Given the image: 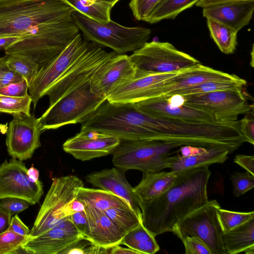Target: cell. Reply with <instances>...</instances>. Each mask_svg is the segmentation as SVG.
<instances>
[{
	"instance_id": "1",
	"label": "cell",
	"mask_w": 254,
	"mask_h": 254,
	"mask_svg": "<svg viewBox=\"0 0 254 254\" xmlns=\"http://www.w3.org/2000/svg\"><path fill=\"white\" fill-rule=\"evenodd\" d=\"M208 166L180 171L175 183L156 198L139 202L144 227L154 236L172 232L184 217L208 201Z\"/></svg>"
},
{
	"instance_id": "2",
	"label": "cell",
	"mask_w": 254,
	"mask_h": 254,
	"mask_svg": "<svg viewBox=\"0 0 254 254\" xmlns=\"http://www.w3.org/2000/svg\"><path fill=\"white\" fill-rule=\"evenodd\" d=\"M62 0H0V38L21 37L45 23L72 15Z\"/></svg>"
},
{
	"instance_id": "3",
	"label": "cell",
	"mask_w": 254,
	"mask_h": 254,
	"mask_svg": "<svg viewBox=\"0 0 254 254\" xmlns=\"http://www.w3.org/2000/svg\"><path fill=\"white\" fill-rule=\"evenodd\" d=\"M79 31L72 15L34 28L6 47L4 52L27 56L40 69L59 55Z\"/></svg>"
},
{
	"instance_id": "4",
	"label": "cell",
	"mask_w": 254,
	"mask_h": 254,
	"mask_svg": "<svg viewBox=\"0 0 254 254\" xmlns=\"http://www.w3.org/2000/svg\"><path fill=\"white\" fill-rule=\"evenodd\" d=\"M73 20L86 39L101 46L112 49L118 54L134 52L150 38V29L141 27L123 26L110 20L100 23L74 10Z\"/></svg>"
},
{
	"instance_id": "5",
	"label": "cell",
	"mask_w": 254,
	"mask_h": 254,
	"mask_svg": "<svg viewBox=\"0 0 254 254\" xmlns=\"http://www.w3.org/2000/svg\"><path fill=\"white\" fill-rule=\"evenodd\" d=\"M90 80L75 88L49 106L38 118L43 131L69 124H82L106 101L91 91Z\"/></svg>"
},
{
	"instance_id": "6",
	"label": "cell",
	"mask_w": 254,
	"mask_h": 254,
	"mask_svg": "<svg viewBox=\"0 0 254 254\" xmlns=\"http://www.w3.org/2000/svg\"><path fill=\"white\" fill-rule=\"evenodd\" d=\"M180 145L159 140L121 141L112 153L114 165L125 172L155 173L168 168L172 151Z\"/></svg>"
},
{
	"instance_id": "7",
	"label": "cell",
	"mask_w": 254,
	"mask_h": 254,
	"mask_svg": "<svg viewBox=\"0 0 254 254\" xmlns=\"http://www.w3.org/2000/svg\"><path fill=\"white\" fill-rule=\"evenodd\" d=\"M81 180L73 175L54 178L39 211L29 237L41 235L66 220H69L71 207L79 189Z\"/></svg>"
},
{
	"instance_id": "8",
	"label": "cell",
	"mask_w": 254,
	"mask_h": 254,
	"mask_svg": "<svg viewBox=\"0 0 254 254\" xmlns=\"http://www.w3.org/2000/svg\"><path fill=\"white\" fill-rule=\"evenodd\" d=\"M129 58L136 69L135 77L177 71L199 64L190 55L168 42H146Z\"/></svg>"
},
{
	"instance_id": "9",
	"label": "cell",
	"mask_w": 254,
	"mask_h": 254,
	"mask_svg": "<svg viewBox=\"0 0 254 254\" xmlns=\"http://www.w3.org/2000/svg\"><path fill=\"white\" fill-rule=\"evenodd\" d=\"M117 54L89 42L79 57L45 92V95L49 98V106L71 90L90 80Z\"/></svg>"
},
{
	"instance_id": "10",
	"label": "cell",
	"mask_w": 254,
	"mask_h": 254,
	"mask_svg": "<svg viewBox=\"0 0 254 254\" xmlns=\"http://www.w3.org/2000/svg\"><path fill=\"white\" fill-rule=\"evenodd\" d=\"M220 205L216 200L205 204L181 219L172 232L181 240L188 236L200 239L212 254H226L222 243L223 232L217 217Z\"/></svg>"
},
{
	"instance_id": "11",
	"label": "cell",
	"mask_w": 254,
	"mask_h": 254,
	"mask_svg": "<svg viewBox=\"0 0 254 254\" xmlns=\"http://www.w3.org/2000/svg\"><path fill=\"white\" fill-rule=\"evenodd\" d=\"M242 88L182 96L184 104L207 112L220 122L232 123L238 121L240 115L254 109V106L248 103Z\"/></svg>"
},
{
	"instance_id": "12",
	"label": "cell",
	"mask_w": 254,
	"mask_h": 254,
	"mask_svg": "<svg viewBox=\"0 0 254 254\" xmlns=\"http://www.w3.org/2000/svg\"><path fill=\"white\" fill-rule=\"evenodd\" d=\"M89 42L78 33L59 55L39 69L28 89L34 107L46 91L79 57Z\"/></svg>"
},
{
	"instance_id": "13",
	"label": "cell",
	"mask_w": 254,
	"mask_h": 254,
	"mask_svg": "<svg viewBox=\"0 0 254 254\" xmlns=\"http://www.w3.org/2000/svg\"><path fill=\"white\" fill-rule=\"evenodd\" d=\"M238 77L199 63L181 69L173 76L153 85L140 95L138 102L153 98L166 99L175 92L203 82L231 80Z\"/></svg>"
},
{
	"instance_id": "14",
	"label": "cell",
	"mask_w": 254,
	"mask_h": 254,
	"mask_svg": "<svg viewBox=\"0 0 254 254\" xmlns=\"http://www.w3.org/2000/svg\"><path fill=\"white\" fill-rule=\"evenodd\" d=\"M27 170L22 161L13 158L0 165V200L17 197L31 205L39 203L43 194V183L29 181Z\"/></svg>"
},
{
	"instance_id": "15",
	"label": "cell",
	"mask_w": 254,
	"mask_h": 254,
	"mask_svg": "<svg viewBox=\"0 0 254 254\" xmlns=\"http://www.w3.org/2000/svg\"><path fill=\"white\" fill-rule=\"evenodd\" d=\"M43 131L40 121L34 115H15L6 131V145L10 156L23 161L30 159L41 146Z\"/></svg>"
},
{
	"instance_id": "16",
	"label": "cell",
	"mask_w": 254,
	"mask_h": 254,
	"mask_svg": "<svg viewBox=\"0 0 254 254\" xmlns=\"http://www.w3.org/2000/svg\"><path fill=\"white\" fill-rule=\"evenodd\" d=\"M118 137L95 130L81 129L63 144L64 150L84 161L112 153L120 144Z\"/></svg>"
},
{
	"instance_id": "17",
	"label": "cell",
	"mask_w": 254,
	"mask_h": 254,
	"mask_svg": "<svg viewBox=\"0 0 254 254\" xmlns=\"http://www.w3.org/2000/svg\"><path fill=\"white\" fill-rule=\"evenodd\" d=\"M85 238L70 220H66L46 232L28 237L21 249L33 254H61L67 248Z\"/></svg>"
},
{
	"instance_id": "18",
	"label": "cell",
	"mask_w": 254,
	"mask_h": 254,
	"mask_svg": "<svg viewBox=\"0 0 254 254\" xmlns=\"http://www.w3.org/2000/svg\"><path fill=\"white\" fill-rule=\"evenodd\" d=\"M136 69L129 56L117 54L90 80L91 91L107 100L119 86L134 78Z\"/></svg>"
},
{
	"instance_id": "19",
	"label": "cell",
	"mask_w": 254,
	"mask_h": 254,
	"mask_svg": "<svg viewBox=\"0 0 254 254\" xmlns=\"http://www.w3.org/2000/svg\"><path fill=\"white\" fill-rule=\"evenodd\" d=\"M133 104L144 113L156 118L196 124L222 123L207 112L184 104L172 106L164 98L150 99Z\"/></svg>"
},
{
	"instance_id": "20",
	"label": "cell",
	"mask_w": 254,
	"mask_h": 254,
	"mask_svg": "<svg viewBox=\"0 0 254 254\" xmlns=\"http://www.w3.org/2000/svg\"><path fill=\"white\" fill-rule=\"evenodd\" d=\"M85 179L92 186L110 191L125 200L142 218L141 211L133 192V188L127 180L124 171L117 167L106 169L91 173L86 175Z\"/></svg>"
},
{
	"instance_id": "21",
	"label": "cell",
	"mask_w": 254,
	"mask_h": 254,
	"mask_svg": "<svg viewBox=\"0 0 254 254\" xmlns=\"http://www.w3.org/2000/svg\"><path fill=\"white\" fill-rule=\"evenodd\" d=\"M84 210L88 226L86 239L106 249L121 245L125 235L104 211L87 205H84Z\"/></svg>"
},
{
	"instance_id": "22",
	"label": "cell",
	"mask_w": 254,
	"mask_h": 254,
	"mask_svg": "<svg viewBox=\"0 0 254 254\" xmlns=\"http://www.w3.org/2000/svg\"><path fill=\"white\" fill-rule=\"evenodd\" d=\"M254 1L218 4L203 8L206 18L215 19L238 32L252 18Z\"/></svg>"
},
{
	"instance_id": "23",
	"label": "cell",
	"mask_w": 254,
	"mask_h": 254,
	"mask_svg": "<svg viewBox=\"0 0 254 254\" xmlns=\"http://www.w3.org/2000/svg\"><path fill=\"white\" fill-rule=\"evenodd\" d=\"M179 173L160 171L143 173L141 181L133 189L138 203L147 202L160 195L175 183Z\"/></svg>"
},
{
	"instance_id": "24",
	"label": "cell",
	"mask_w": 254,
	"mask_h": 254,
	"mask_svg": "<svg viewBox=\"0 0 254 254\" xmlns=\"http://www.w3.org/2000/svg\"><path fill=\"white\" fill-rule=\"evenodd\" d=\"M230 152L224 148H208L205 152L186 157L179 154L172 155L168 168L171 171H180L194 168L222 164L228 159Z\"/></svg>"
},
{
	"instance_id": "25",
	"label": "cell",
	"mask_w": 254,
	"mask_h": 254,
	"mask_svg": "<svg viewBox=\"0 0 254 254\" xmlns=\"http://www.w3.org/2000/svg\"><path fill=\"white\" fill-rule=\"evenodd\" d=\"M226 254L245 252L254 247V217L227 232L222 236Z\"/></svg>"
},
{
	"instance_id": "26",
	"label": "cell",
	"mask_w": 254,
	"mask_h": 254,
	"mask_svg": "<svg viewBox=\"0 0 254 254\" xmlns=\"http://www.w3.org/2000/svg\"><path fill=\"white\" fill-rule=\"evenodd\" d=\"M76 199L84 205L93 207L102 211L114 207H131L124 199L113 193L102 189L80 188Z\"/></svg>"
},
{
	"instance_id": "27",
	"label": "cell",
	"mask_w": 254,
	"mask_h": 254,
	"mask_svg": "<svg viewBox=\"0 0 254 254\" xmlns=\"http://www.w3.org/2000/svg\"><path fill=\"white\" fill-rule=\"evenodd\" d=\"M154 236L140 223L124 237L121 245H124L139 254H154L159 249Z\"/></svg>"
},
{
	"instance_id": "28",
	"label": "cell",
	"mask_w": 254,
	"mask_h": 254,
	"mask_svg": "<svg viewBox=\"0 0 254 254\" xmlns=\"http://www.w3.org/2000/svg\"><path fill=\"white\" fill-rule=\"evenodd\" d=\"M210 36L224 54H231L237 45V32L212 18H206Z\"/></svg>"
},
{
	"instance_id": "29",
	"label": "cell",
	"mask_w": 254,
	"mask_h": 254,
	"mask_svg": "<svg viewBox=\"0 0 254 254\" xmlns=\"http://www.w3.org/2000/svg\"><path fill=\"white\" fill-rule=\"evenodd\" d=\"M75 10L100 23L111 19L112 4L99 0H62Z\"/></svg>"
},
{
	"instance_id": "30",
	"label": "cell",
	"mask_w": 254,
	"mask_h": 254,
	"mask_svg": "<svg viewBox=\"0 0 254 254\" xmlns=\"http://www.w3.org/2000/svg\"><path fill=\"white\" fill-rule=\"evenodd\" d=\"M199 0H160L145 21L151 24L166 19H174Z\"/></svg>"
},
{
	"instance_id": "31",
	"label": "cell",
	"mask_w": 254,
	"mask_h": 254,
	"mask_svg": "<svg viewBox=\"0 0 254 254\" xmlns=\"http://www.w3.org/2000/svg\"><path fill=\"white\" fill-rule=\"evenodd\" d=\"M246 84V80L239 76L236 79L231 80L208 81L175 92L170 94L167 98L174 95L183 96L238 87L243 88Z\"/></svg>"
},
{
	"instance_id": "32",
	"label": "cell",
	"mask_w": 254,
	"mask_h": 254,
	"mask_svg": "<svg viewBox=\"0 0 254 254\" xmlns=\"http://www.w3.org/2000/svg\"><path fill=\"white\" fill-rule=\"evenodd\" d=\"M3 58L8 67L21 75L27 81L29 88L39 70L38 64L22 55L5 54Z\"/></svg>"
},
{
	"instance_id": "33",
	"label": "cell",
	"mask_w": 254,
	"mask_h": 254,
	"mask_svg": "<svg viewBox=\"0 0 254 254\" xmlns=\"http://www.w3.org/2000/svg\"><path fill=\"white\" fill-rule=\"evenodd\" d=\"M104 212L125 235L142 222V218L131 207H114Z\"/></svg>"
},
{
	"instance_id": "34",
	"label": "cell",
	"mask_w": 254,
	"mask_h": 254,
	"mask_svg": "<svg viewBox=\"0 0 254 254\" xmlns=\"http://www.w3.org/2000/svg\"><path fill=\"white\" fill-rule=\"evenodd\" d=\"M32 99L28 94L23 97H10L0 95V113L15 115H27L30 114Z\"/></svg>"
},
{
	"instance_id": "35",
	"label": "cell",
	"mask_w": 254,
	"mask_h": 254,
	"mask_svg": "<svg viewBox=\"0 0 254 254\" xmlns=\"http://www.w3.org/2000/svg\"><path fill=\"white\" fill-rule=\"evenodd\" d=\"M217 217L223 232L230 231L254 217V212L232 211L221 207L217 210Z\"/></svg>"
},
{
	"instance_id": "36",
	"label": "cell",
	"mask_w": 254,
	"mask_h": 254,
	"mask_svg": "<svg viewBox=\"0 0 254 254\" xmlns=\"http://www.w3.org/2000/svg\"><path fill=\"white\" fill-rule=\"evenodd\" d=\"M29 236L19 235L7 230L0 233V254L18 253L21 246Z\"/></svg>"
},
{
	"instance_id": "37",
	"label": "cell",
	"mask_w": 254,
	"mask_h": 254,
	"mask_svg": "<svg viewBox=\"0 0 254 254\" xmlns=\"http://www.w3.org/2000/svg\"><path fill=\"white\" fill-rule=\"evenodd\" d=\"M233 185V192L235 196L239 197L254 187V176L248 172H236L231 175Z\"/></svg>"
},
{
	"instance_id": "38",
	"label": "cell",
	"mask_w": 254,
	"mask_h": 254,
	"mask_svg": "<svg viewBox=\"0 0 254 254\" xmlns=\"http://www.w3.org/2000/svg\"><path fill=\"white\" fill-rule=\"evenodd\" d=\"M107 254V249L98 246L84 238L64 250L61 254Z\"/></svg>"
},
{
	"instance_id": "39",
	"label": "cell",
	"mask_w": 254,
	"mask_h": 254,
	"mask_svg": "<svg viewBox=\"0 0 254 254\" xmlns=\"http://www.w3.org/2000/svg\"><path fill=\"white\" fill-rule=\"evenodd\" d=\"M160 0H130L129 6L134 17L139 21H145Z\"/></svg>"
},
{
	"instance_id": "40",
	"label": "cell",
	"mask_w": 254,
	"mask_h": 254,
	"mask_svg": "<svg viewBox=\"0 0 254 254\" xmlns=\"http://www.w3.org/2000/svg\"><path fill=\"white\" fill-rule=\"evenodd\" d=\"M186 254H212L208 247L200 239L193 236H188L182 240Z\"/></svg>"
},
{
	"instance_id": "41",
	"label": "cell",
	"mask_w": 254,
	"mask_h": 254,
	"mask_svg": "<svg viewBox=\"0 0 254 254\" xmlns=\"http://www.w3.org/2000/svg\"><path fill=\"white\" fill-rule=\"evenodd\" d=\"M253 110L239 120V128L245 142L254 144V119Z\"/></svg>"
},
{
	"instance_id": "42",
	"label": "cell",
	"mask_w": 254,
	"mask_h": 254,
	"mask_svg": "<svg viewBox=\"0 0 254 254\" xmlns=\"http://www.w3.org/2000/svg\"><path fill=\"white\" fill-rule=\"evenodd\" d=\"M29 86L25 79L9 84L0 88V95L10 97H23L28 94Z\"/></svg>"
},
{
	"instance_id": "43",
	"label": "cell",
	"mask_w": 254,
	"mask_h": 254,
	"mask_svg": "<svg viewBox=\"0 0 254 254\" xmlns=\"http://www.w3.org/2000/svg\"><path fill=\"white\" fill-rule=\"evenodd\" d=\"M23 79L21 75L8 67L3 57H0V88Z\"/></svg>"
},
{
	"instance_id": "44",
	"label": "cell",
	"mask_w": 254,
	"mask_h": 254,
	"mask_svg": "<svg viewBox=\"0 0 254 254\" xmlns=\"http://www.w3.org/2000/svg\"><path fill=\"white\" fill-rule=\"evenodd\" d=\"M29 204L26 200L17 197L3 198L0 202V206L6 209L12 216L25 210Z\"/></svg>"
},
{
	"instance_id": "45",
	"label": "cell",
	"mask_w": 254,
	"mask_h": 254,
	"mask_svg": "<svg viewBox=\"0 0 254 254\" xmlns=\"http://www.w3.org/2000/svg\"><path fill=\"white\" fill-rule=\"evenodd\" d=\"M69 220L86 238L88 234V226L84 210L72 214L70 216Z\"/></svg>"
},
{
	"instance_id": "46",
	"label": "cell",
	"mask_w": 254,
	"mask_h": 254,
	"mask_svg": "<svg viewBox=\"0 0 254 254\" xmlns=\"http://www.w3.org/2000/svg\"><path fill=\"white\" fill-rule=\"evenodd\" d=\"M235 163L254 176V156L238 154L234 159Z\"/></svg>"
},
{
	"instance_id": "47",
	"label": "cell",
	"mask_w": 254,
	"mask_h": 254,
	"mask_svg": "<svg viewBox=\"0 0 254 254\" xmlns=\"http://www.w3.org/2000/svg\"><path fill=\"white\" fill-rule=\"evenodd\" d=\"M7 230L24 236H29L30 231L17 214L11 218L10 225Z\"/></svg>"
},
{
	"instance_id": "48",
	"label": "cell",
	"mask_w": 254,
	"mask_h": 254,
	"mask_svg": "<svg viewBox=\"0 0 254 254\" xmlns=\"http://www.w3.org/2000/svg\"><path fill=\"white\" fill-rule=\"evenodd\" d=\"M248 1H254V0H199L195 5L197 6L204 8L218 4Z\"/></svg>"
},
{
	"instance_id": "49",
	"label": "cell",
	"mask_w": 254,
	"mask_h": 254,
	"mask_svg": "<svg viewBox=\"0 0 254 254\" xmlns=\"http://www.w3.org/2000/svg\"><path fill=\"white\" fill-rule=\"evenodd\" d=\"M207 148H208L200 146L182 145L180 147L179 151L181 153L180 156L181 157H186L205 152L207 150Z\"/></svg>"
},
{
	"instance_id": "50",
	"label": "cell",
	"mask_w": 254,
	"mask_h": 254,
	"mask_svg": "<svg viewBox=\"0 0 254 254\" xmlns=\"http://www.w3.org/2000/svg\"><path fill=\"white\" fill-rule=\"evenodd\" d=\"M12 215L6 209L0 206V233L6 231L9 227Z\"/></svg>"
},
{
	"instance_id": "51",
	"label": "cell",
	"mask_w": 254,
	"mask_h": 254,
	"mask_svg": "<svg viewBox=\"0 0 254 254\" xmlns=\"http://www.w3.org/2000/svg\"><path fill=\"white\" fill-rule=\"evenodd\" d=\"M107 254H139V253L130 248H125L117 245L107 249Z\"/></svg>"
},
{
	"instance_id": "52",
	"label": "cell",
	"mask_w": 254,
	"mask_h": 254,
	"mask_svg": "<svg viewBox=\"0 0 254 254\" xmlns=\"http://www.w3.org/2000/svg\"><path fill=\"white\" fill-rule=\"evenodd\" d=\"M20 37H4L0 38V50H4L6 47L18 40Z\"/></svg>"
},
{
	"instance_id": "53",
	"label": "cell",
	"mask_w": 254,
	"mask_h": 254,
	"mask_svg": "<svg viewBox=\"0 0 254 254\" xmlns=\"http://www.w3.org/2000/svg\"><path fill=\"white\" fill-rule=\"evenodd\" d=\"M27 175L28 179L32 182L36 183L39 180V171L37 169L33 166L28 169Z\"/></svg>"
},
{
	"instance_id": "54",
	"label": "cell",
	"mask_w": 254,
	"mask_h": 254,
	"mask_svg": "<svg viewBox=\"0 0 254 254\" xmlns=\"http://www.w3.org/2000/svg\"><path fill=\"white\" fill-rule=\"evenodd\" d=\"M102 1H104L106 2H107L108 3H110L112 4V5L114 6L115 4L120 0H99Z\"/></svg>"
},
{
	"instance_id": "55",
	"label": "cell",
	"mask_w": 254,
	"mask_h": 254,
	"mask_svg": "<svg viewBox=\"0 0 254 254\" xmlns=\"http://www.w3.org/2000/svg\"><path fill=\"white\" fill-rule=\"evenodd\" d=\"M251 55L252 60L250 63V65L251 66L254 67V46H253L252 47V50L251 53Z\"/></svg>"
},
{
	"instance_id": "56",
	"label": "cell",
	"mask_w": 254,
	"mask_h": 254,
	"mask_svg": "<svg viewBox=\"0 0 254 254\" xmlns=\"http://www.w3.org/2000/svg\"></svg>"
}]
</instances>
